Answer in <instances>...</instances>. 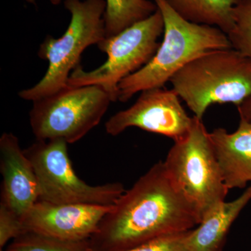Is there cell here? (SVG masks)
<instances>
[{
    "label": "cell",
    "mask_w": 251,
    "mask_h": 251,
    "mask_svg": "<svg viewBox=\"0 0 251 251\" xmlns=\"http://www.w3.org/2000/svg\"><path fill=\"white\" fill-rule=\"evenodd\" d=\"M112 206L38 201L23 220L26 232L67 241L88 240Z\"/></svg>",
    "instance_id": "10"
},
{
    "label": "cell",
    "mask_w": 251,
    "mask_h": 251,
    "mask_svg": "<svg viewBox=\"0 0 251 251\" xmlns=\"http://www.w3.org/2000/svg\"><path fill=\"white\" fill-rule=\"evenodd\" d=\"M105 37L116 35L158 10L152 0H105Z\"/></svg>",
    "instance_id": "15"
},
{
    "label": "cell",
    "mask_w": 251,
    "mask_h": 251,
    "mask_svg": "<svg viewBox=\"0 0 251 251\" xmlns=\"http://www.w3.org/2000/svg\"><path fill=\"white\" fill-rule=\"evenodd\" d=\"M0 251H91L88 240L67 241L27 232Z\"/></svg>",
    "instance_id": "16"
},
{
    "label": "cell",
    "mask_w": 251,
    "mask_h": 251,
    "mask_svg": "<svg viewBox=\"0 0 251 251\" xmlns=\"http://www.w3.org/2000/svg\"><path fill=\"white\" fill-rule=\"evenodd\" d=\"M209 136L228 189L243 188L251 183V121L240 119L233 133L218 128Z\"/></svg>",
    "instance_id": "12"
},
{
    "label": "cell",
    "mask_w": 251,
    "mask_h": 251,
    "mask_svg": "<svg viewBox=\"0 0 251 251\" xmlns=\"http://www.w3.org/2000/svg\"><path fill=\"white\" fill-rule=\"evenodd\" d=\"M163 31L164 21L158 9L147 19L105 37L97 47L107 54L106 61L87 72L79 66L71 74L68 85L98 86L110 95L112 102L117 101L120 82L151 61L161 44L158 39Z\"/></svg>",
    "instance_id": "6"
},
{
    "label": "cell",
    "mask_w": 251,
    "mask_h": 251,
    "mask_svg": "<svg viewBox=\"0 0 251 251\" xmlns=\"http://www.w3.org/2000/svg\"><path fill=\"white\" fill-rule=\"evenodd\" d=\"M64 7L72 16L70 23L61 37L47 36L41 44L38 56L49 67L38 83L19 92L24 100L34 102L67 87L84 51L105 38V0H65Z\"/></svg>",
    "instance_id": "4"
},
{
    "label": "cell",
    "mask_w": 251,
    "mask_h": 251,
    "mask_svg": "<svg viewBox=\"0 0 251 251\" xmlns=\"http://www.w3.org/2000/svg\"><path fill=\"white\" fill-rule=\"evenodd\" d=\"M164 21L163 41L148 64L120 82L118 100L127 102L135 94L162 88L185 65L214 50L232 49L228 36L219 28L189 22L166 0H152Z\"/></svg>",
    "instance_id": "2"
},
{
    "label": "cell",
    "mask_w": 251,
    "mask_h": 251,
    "mask_svg": "<svg viewBox=\"0 0 251 251\" xmlns=\"http://www.w3.org/2000/svg\"><path fill=\"white\" fill-rule=\"evenodd\" d=\"M50 1L51 4L55 5V6H57V5L60 4L61 1H62V0H50Z\"/></svg>",
    "instance_id": "21"
},
{
    "label": "cell",
    "mask_w": 251,
    "mask_h": 251,
    "mask_svg": "<svg viewBox=\"0 0 251 251\" xmlns=\"http://www.w3.org/2000/svg\"><path fill=\"white\" fill-rule=\"evenodd\" d=\"M163 163L198 224L226 201L229 189L225 184L209 133L201 119L193 116L189 131L174 142Z\"/></svg>",
    "instance_id": "5"
},
{
    "label": "cell",
    "mask_w": 251,
    "mask_h": 251,
    "mask_svg": "<svg viewBox=\"0 0 251 251\" xmlns=\"http://www.w3.org/2000/svg\"><path fill=\"white\" fill-rule=\"evenodd\" d=\"M112 102L110 95L98 86L68 85L33 102L31 130L38 140L76 143L99 125Z\"/></svg>",
    "instance_id": "7"
},
{
    "label": "cell",
    "mask_w": 251,
    "mask_h": 251,
    "mask_svg": "<svg viewBox=\"0 0 251 251\" xmlns=\"http://www.w3.org/2000/svg\"><path fill=\"white\" fill-rule=\"evenodd\" d=\"M238 112H239L240 119L249 120L251 121V96L240 105L237 106Z\"/></svg>",
    "instance_id": "20"
},
{
    "label": "cell",
    "mask_w": 251,
    "mask_h": 251,
    "mask_svg": "<svg viewBox=\"0 0 251 251\" xmlns=\"http://www.w3.org/2000/svg\"><path fill=\"white\" fill-rule=\"evenodd\" d=\"M193 122V117L188 116L176 92L162 87L141 92L131 106L109 119L105 130L117 136L127 128L137 127L175 142L187 134Z\"/></svg>",
    "instance_id": "9"
},
{
    "label": "cell",
    "mask_w": 251,
    "mask_h": 251,
    "mask_svg": "<svg viewBox=\"0 0 251 251\" xmlns=\"http://www.w3.org/2000/svg\"><path fill=\"white\" fill-rule=\"evenodd\" d=\"M232 19L233 27L227 34L232 49L251 62V0H237Z\"/></svg>",
    "instance_id": "17"
},
{
    "label": "cell",
    "mask_w": 251,
    "mask_h": 251,
    "mask_svg": "<svg viewBox=\"0 0 251 251\" xmlns=\"http://www.w3.org/2000/svg\"><path fill=\"white\" fill-rule=\"evenodd\" d=\"M251 201V186L237 199L224 201L189 231L186 244L189 251H221L231 226Z\"/></svg>",
    "instance_id": "13"
},
{
    "label": "cell",
    "mask_w": 251,
    "mask_h": 251,
    "mask_svg": "<svg viewBox=\"0 0 251 251\" xmlns=\"http://www.w3.org/2000/svg\"><path fill=\"white\" fill-rule=\"evenodd\" d=\"M189 231L157 238L126 251H189L186 244Z\"/></svg>",
    "instance_id": "19"
},
{
    "label": "cell",
    "mask_w": 251,
    "mask_h": 251,
    "mask_svg": "<svg viewBox=\"0 0 251 251\" xmlns=\"http://www.w3.org/2000/svg\"><path fill=\"white\" fill-rule=\"evenodd\" d=\"M61 139L36 140L25 153L30 160L39 185V201L52 204L112 206L125 192L120 182L92 186L77 176Z\"/></svg>",
    "instance_id": "8"
},
{
    "label": "cell",
    "mask_w": 251,
    "mask_h": 251,
    "mask_svg": "<svg viewBox=\"0 0 251 251\" xmlns=\"http://www.w3.org/2000/svg\"><path fill=\"white\" fill-rule=\"evenodd\" d=\"M1 202L23 220L39 198V185L30 160L11 133L0 138Z\"/></svg>",
    "instance_id": "11"
},
{
    "label": "cell",
    "mask_w": 251,
    "mask_h": 251,
    "mask_svg": "<svg viewBox=\"0 0 251 251\" xmlns=\"http://www.w3.org/2000/svg\"><path fill=\"white\" fill-rule=\"evenodd\" d=\"M173 90L202 120L213 104L239 106L251 96V62L233 49L214 50L196 57L170 80Z\"/></svg>",
    "instance_id": "3"
},
{
    "label": "cell",
    "mask_w": 251,
    "mask_h": 251,
    "mask_svg": "<svg viewBox=\"0 0 251 251\" xmlns=\"http://www.w3.org/2000/svg\"><path fill=\"white\" fill-rule=\"evenodd\" d=\"M23 220L2 203H0V250L11 240L25 233Z\"/></svg>",
    "instance_id": "18"
},
{
    "label": "cell",
    "mask_w": 251,
    "mask_h": 251,
    "mask_svg": "<svg viewBox=\"0 0 251 251\" xmlns=\"http://www.w3.org/2000/svg\"><path fill=\"white\" fill-rule=\"evenodd\" d=\"M197 218L163 161L117 200L89 239L91 251H126L164 236L191 230Z\"/></svg>",
    "instance_id": "1"
},
{
    "label": "cell",
    "mask_w": 251,
    "mask_h": 251,
    "mask_svg": "<svg viewBox=\"0 0 251 251\" xmlns=\"http://www.w3.org/2000/svg\"><path fill=\"white\" fill-rule=\"evenodd\" d=\"M181 18L214 26L228 34L233 27L232 10L237 0H166Z\"/></svg>",
    "instance_id": "14"
},
{
    "label": "cell",
    "mask_w": 251,
    "mask_h": 251,
    "mask_svg": "<svg viewBox=\"0 0 251 251\" xmlns=\"http://www.w3.org/2000/svg\"><path fill=\"white\" fill-rule=\"evenodd\" d=\"M25 1H27V2L29 3V4H36V0H25Z\"/></svg>",
    "instance_id": "22"
}]
</instances>
